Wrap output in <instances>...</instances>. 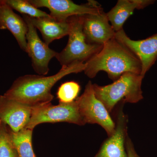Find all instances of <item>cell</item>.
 <instances>
[{"instance_id":"6da1fadb","label":"cell","mask_w":157,"mask_h":157,"mask_svg":"<svg viewBox=\"0 0 157 157\" xmlns=\"http://www.w3.org/2000/svg\"><path fill=\"white\" fill-rule=\"evenodd\" d=\"M85 63L76 62L62 66L58 72L50 76L25 75L13 82L4 95L33 107L50 103L54 96L51 90L54 85L65 76L84 71Z\"/></svg>"},{"instance_id":"5b68a950","label":"cell","mask_w":157,"mask_h":157,"mask_svg":"<svg viewBox=\"0 0 157 157\" xmlns=\"http://www.w3.org/2000/svg\"><path fill=\"white\" fill-rule=\"evenodd\" d=\"M67 122L78 125L85 124L79 112L76 100L70 103H51L32 107L29 122L25 128L33 130L38 125L44 123Z\"/></svg>"},{"instance_id":"7c38bea8","label":"cell","mask_w":157,"mask_h":157,"mask_svg":"<svg viewBox=\"0 0 157 157\" xmlns=\"http://www.w3.org/2000/svg\"><path fill=\"white\" fill-rule=\"evenodd\" d=\"M128 118L122 109L118 112L115 131L94 157H128L125 149Z\"/></svg>"},{"instance_id":"ffe728a7","label":"cell","mask_w":157,"mask_h":157,"mask_svg":"<svg viewBox=\"0 0 157 157\" xmlns=\"http://www.w3.org/2000/svg\"><path fill=\"white\" fill-rule=\"evenodd\" d=\"M125 148L128 157H140L135 151L132 140L128 135L126 139Z\"/></svg>"},{"instance_id":"2e32d148","label":"cell","mask_w":157,"mask_h":157,"mask_svg":"<svg viewBox=\"0 0 157 157\" xmlns=\"http://www.w3.org/2000/svg\"><path fill=\"white\" fill-rule=\"evenodd\" d=\"M33 130L24 128L15 133L11 130V135L18 157H36L32 144Z\"/></svg>"},{"instance_id":"8fae6325","label":"cell","mask_w":157,"mask_h":157,"mask_svg":"<svg viewBox=\"0 0 157 157\" xmlns=\"http://www.w3.org/2000/svg\"><path fill=\"white\" fill-rule=\"evenodd\" d=\"M82 17V31L89 44L103 45L115 38V31L104 11L98 14H85Z\"/></svg>"},{"instance_id":"d6986e66","label":"cell","mask_w":157,"mask_h":157,"mask_svg":"<svg viewBox=\"0 0 157 157\" xmlns=\"http://www.w3.org/2000/svg\"><path fill=\"white\" fill-rule=\"evenodd\" d=\"M80 90V86L78 82L69 81L63 83L59 87L57 92V97L59 103H70L78 98Z\"/></svg>"},{"instance_id":"44dd1931","label":"cell","mask_w":157,"mask_h":157,"mask_svg":"<svg viewBox=\"0 0 157 157\" xmlns=\"http://www.w3.org/2000/svg\"><path fill=\"white\" fill-rule=\"evenodd\" d=\"M2 121L0 120V127H1V124H2Z\"/></svg>"},{"instance_id":"3957f363","label":"cell","mask_w":157,"mask_h":157,"mask_svg":"<svg viewBox=\"0 0 157 157\" xmlns=\"http://www.w3.org/2000/svg\"><path fill=\"white\" fill-rule=\"evenodd\" d=\"M144 77L140 74L125 73L108 85L101 86L93 84L94 92L110 112L121 101L135 104L143 99L141 84Z\"/></svg>"},{"instance_id":"9c48e42d","label":"cell","mask_w":157,"mask_h":157,"mask_svg":"<svg viewBox=\"0 0 157 157\" xmlns=\"http://www.w3.org/2000/svg\"><path fill=\"white\" fill-rule=\"evenodd\" d=\"M36 8H46L50 16L58 21H66L69 17L87 14H98L103 9H97L88 3L78 5L70 0H29Z\"/></svg>"},{"instance_id":"277c9868","label":"cell","mask_w":157,"mask_h":157,"mask_svg":"<svg viewBox=\"0 0 157 157\" xmlns=\"http://www.w3.org/2000/svg\"><path fill=\"white\" fill-rule=\"evenodd\" d=\"M82 15L69 17L70 30L66 47L57 52L56 58L62 66L76 63H85L102 49L103 45L89 44L82 31Z\"/></svg>"},{"instance_id":"ba28073f","label":"cell","mask_w":157,"mask_h":157,"mask_svg":"<svg viewBox=\"0 0 157 157\" xmlns=\"http://www.w3.org/2000/svg\"><path fill=\"white\" fill-rule=\"evenodd\" d=\"M115 38L139 59L141 64V75L144 77L157 59V33L143 40L131 39L123 29L115 33Z\"/></svg>"},{"instance_id":"30bf717a","label":"cell","mask_w":157,"mask_h":157,"mask_svg":"<svg viewBox=\"0 0 157 157\" xmlns=\"http://www.w3.org/2000/svg\"><path fill=\"white\" fill-rule=\"evenodd\" d=\"M32 107L3 95L0 96V120L12 132L25 128L30 119Z\"/></svg>"},{"instance_id":"4fadbf2b","label":"cell","mask_w":157,"mask_h":157,"mask_svg":"<svg viewBox=\"0 0 157 157\" xmlns=\"http://www.w3.org/2000/svg\"><path fill=\"white\" fill-rule=\"evenodd\" d=\"M0 29L10 31L20 48L26 52L27 25L23 18L14 12L5 0H0Z\"/></svg>"},{"instance_id":"52a82bcc","label":"cell","mask_w":157,"mask_h":157,"mask_svg":"<svg viewBox=\"0 0 157 157\" xmlns=\"http://www.w3.org/2000/svg\"><path fill=\"white\" fill-rule=\"evenodd\" d=\"M22 17L27 25L26 52L30 58L32 67L38 75L45 76L49 72V62L56 57L57 52L40 39L37 29L25 15H23Z\"/></svg>"},{"instance_id":"7a4b0ae2","label":"cell","mask_w":157,"mask_h":157,"mask_svg":"<svg viewBox=\"0 0 157 157\" xmlns=\"http://www.w3.org/2000/svg\"><path fill=\"white\" fill-rule=\"evenodd\" d=\"M85 64L83 72L90 78L95 77L101 71L106 72L114 81L128 72L141 75L142 67L139 59L115 38L104 44L101 50Z\"/></svg>"},{"instance_id":"5bb4252c","label":"cell","mask_w":157,"mask_h":157,"mask_svg":"<svg viewBox=\"0 0 157 157\" xmlns=\"http://www.w3.org/2000/svg\"><path fill=\"white\" fill-rule=\"evenodd\" d=\"M25 16L35 27L40 31L43 41L47 45L55 40L68 36L70 33V24L68 19L66 21H58L51 16L35 18Z\"/></svg>"},{"instance_id":"ac0fdd59","label":"cell","mask_w":157,"mask_h":157,"mask_svg":"<svg viewBox=\"0 0 157 157\" xmlns=\"http://www.w3.org/2000/svg\"><path fill=\"white\" fill-rule=\"evenodd\" d=\"M0 157H18L11 129L2 122L0 127Z\"/></svg>"},{"instance_id":"8992f818","label":"cell","mask_w":157,"mask_h":157,"mask_svg":"<svg viewBox=\"0 0 157 157\" xmlns=\"http://www.w3.org/2000/svg\"><path fill=\"white\" fill-rule=\"evenodd\" d=\"M76 100L86 124H98L105 130L109 137L113 135L115 124L104 104L96 97L91 82H88L84 92Z\"/></svg>"},{"instance_id":"9a60e30c","label":"cell","mask_w":157,"mask_h":157,"mask_svg":"<svg viewBox=\"0 0 157 157\" xmlns=\"http://www.w3.org/2000/svg\"><path fill=\"white\" fill-rule=\"evenodd\" d=\"M152 0H119L107 13V18L115 33L123 29L124 23L135 9H142L153 4Z\"/></svg>"},{"instance_id":"e0dca14e","label":"cell","mask_w":157,"mask_h":157,"mask_svg":"<svg viewBox=\"0 0 157 157\" xmlns=\"http://www.w3.org/2000/svg\"><path fill=\"white\" fill-rule=\"evenodd\" d=\"M5 1L13 10L18 11L22 15L35 18L51 17L50 14L33 6L29 2V0H5Z\"/></svg>"}]
</instances>
